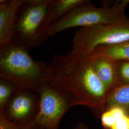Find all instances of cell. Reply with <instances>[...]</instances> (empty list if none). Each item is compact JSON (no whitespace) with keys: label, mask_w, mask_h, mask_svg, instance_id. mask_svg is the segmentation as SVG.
I'll return each instance as SVG.
<instances>
[{"label":"cell","mask_w":129,"mask_h":129,"mask_svg":"<svg viewBox=\"0 0 129 129\" xmlns=\"http://www.w3.org/2000/svg\"><path fill=\"white\" fill-rule=\"evenodd\" d=\"M51 85L69 93L71 106L88 107L100 118L104 112L108 95L98 77L88 56L69 52L64 55H55L49 64Z\"/></svg>","instance_id":"1"},{"label":"cell","mask_w":129,"mask_h":129,"mask_svg":"<svg viewBox=\"0 0 129 129\" xmlns=\"http://www.w3.org/2000/svg\"><path fill=\"white\" fill-rule=\"evenodd\" d=\"M29 50L27 47L13 42L0 47V78L20 89L38 92L49 82V64L35 61Z\"/></svg>","instance_id":"2"},{"label":"cell","mask_w":129,"mask_h":129,"mask_svg":"<svg viewBox=\"0 0 129 129\" xmlns=\"http://www.w3.org/2000/svg\"><path fill=\"white\" fill-rule=\"evenodd\" d=\"M53 0H27L19 10L12 42L28 48L42 45L49 36Z\"/></svg>","instance_id":"3"},{"label":"cell","mask_w":129,"mask_h":129,"mask_svg":"<svg viewBox=\"0 0 129 129\" xmlns=\"http://www.w3.org/2000/svg\"><path fill=\"white\" fill-rule=\"evenodd\" d=\"M129 4V0H120L111 6L97 7L88 1L51 23L49 36L71 28L88 27L118 22L127 17L125 11Z\"/></svg>","instance_id":"4"},{"label":"cell","mask_w":129,"mask_h":129,"mask_svg":"<svg viewBox=\"0 0 129 129\" xmlns=\"http://www.w3.org/2000/svg\"><path fill=\"white\" fill-rule=\"evenodd\" d=\"M129 40V18L115 23L80 28L74 35L70 52L87 56L98 47L111 46Z\"/></svg>","instance_id":"5"},{"label":"cell","mask_w":129,"mask_h":129,"mask_svg":"<svg viewBox=\"0 0 129 129\" xmlns=\"http://www.w3.org/2000/svg\"><path fill=\"white\" fill-rule=\"evenodd\" d=\"M39 108L27 129H58L60 120L69 108L72 99L67 92L51 85H44L38 90Z\"/></svg>","instance_id":"6"},{"label":"cell","mask_w":129,"mask_h":129,"mask_svg":"<svg viewBox=\"0 0 129 129\" xmlns=\"http://www.w3.org/2000/svg\"><path fill=\"white\" fill-rule=\"evenodd\" d=\"M39 103L38 92L18 88L0 114L14 124L27 126L37 115Z\"/></svg>","instance_id":"7"},{"label":"cell","mask_w":129,"mask_h":129,"mask_svg":"<svg viewBox=\"0 0 129 129\" xmlns=\"http://www.w3.org/2000/svg\"><path fill=\"white\" fill-rule=\"evenodd\" d=\"M26 1H0V47L7 45L12 41L19 10Z\"/></svg>","instance_id":"8"},{"label":"cell","mask_w":129,"mask_h":129,"mask_svg":"<svg viewBox=\"0 0 129 129\" xmlns=\"http://www.w3.org/2000/svg\"><path fill=\"white\" fill-rule=\"evenodd\" d=\"M87 56L92 68L109 94L117 87L115 61L103 55L94 53Z\"/></svg>","instance_id":"9"},{"label":"cell","mask_w":129,"mask_h":129,"mask_svg":"<svg viewBox=\"0 0 129 129\" xmlns=\"http://www.w3.org/2000/svg\"><path fill=\"white\" fill-rule=\"evenodd\" d=\"M104 129H129V116L119 107H111L100 117Z\"/></svg>","instance_id":"10"},{"label":"cell","mask_w":129,"mask_h":129,"mask_svg":"<svg viewBox=\"0 0 129 129\" xmlns=\"http://www.w3.org/2000/svg\"><path fill=\"white\" fill-rule=\"evenodd\" d=\"M114 107H119L129 116V85L118 86L109 93L104 111Z\"/></svg>","instance_id":"11"},{"label":"cell","mask_w":129,"mask_h":129,"mask_svg":"<svg viewBox=\"0 0 129 129\" xmlns=\"http://www.w3.org/2000/svg\"><path fill=\"white\" fill-rule=\"evenodd\" d=\"M91 53L103 55L114 61H129V40L113 46L98 47Z\"/></svg>","instance_id":"12"},{"label":"cell","mask_w":129,"mask_h":129,"mask_svg":"<svg viewBox=\"0 0 129 129\" xmlns=\"http://www.w3.org/2000/svg\"><path fill=\"white\" fill-rule=\"evenodd\" d=\"M88 0H53L50 7L51 23Z\"/></svg>","instance_id":"13"},{"label":"cell","mask_w":129,"mask_h":129,"mask_svg":"<svg viewBox=\"0 0 129 129\" xmlns=\"http://www.w3.org/2000/svg\"><path fill=\"white\" fill-rule=\"evenodd\" d=\"M18 88L9 80L0 78V114L3 113L7 103Z\"/></svg>","instance_id":"14"},{"label":"cell","mask_w":129,"mask_h":129,"mask_svg":"<svg viewBox=\"0 0 129 129\" xmlns=\"http://www.w3.org/2000/svg\"><path fill=\"white\" fill-rule=\"evenodd\" d=\"M117 86L129 85V61H115Z\"/></svg>","instance_id":"15"},{"label":"cell","mask_w":129,"mask_h":129,"mask_svg":"<svg viewBox=\"0 0 129 129\" xmlns=\"http://www.w3.org/2000/svg\"><path fill=\"white\" fill-rule=\"evenodd\" d=\"M0 129H27V127L14 124L6 120L3 115L0 114Z\"/></svg>","instance_id":"16"},{"label":"cell","mask_w":129,"mask_h":129,"mask_svg":"<svg viewBox=\"0 0 129 129\" xmlns=\"http://www.w3.org/2000/svg\"><path fill=\"white\" fill-rule=\"evenodd\" d=\"M70 129H89L87 126L83 122H78L74 127Z\"/></svg>","instance_id":"17"}]
</instances>
